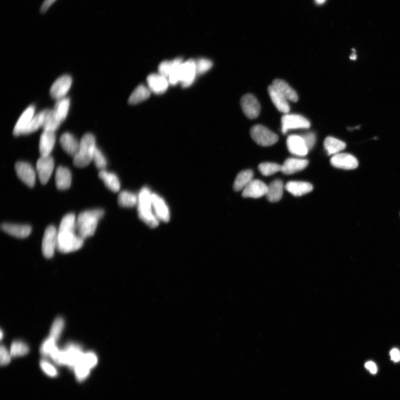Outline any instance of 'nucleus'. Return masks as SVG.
<instances>
[{"mask_svg": "<svg viewBox=\"0 0 400 400\" xmlns=\"http://www.w3.org/2000/svg\"><path fill=\"white\" fill-rule=\"evenodd\" d=\"M103 209H94L82 212L76 219V231L78 236L85 239L95 233L98 222L104 217Z\"/></svg>", "mask_w": 400, "mask_h": 400, "instance_id": "1", "label": "nucleus"}, {"mask_svg": "<svg viewBox=\"0 0 400 400\" xmlns=\"http://www.w3.org/2000/svg\"><path fill=\"white\" fill-rule=\"evenodd\" d=\"M152 193L147 187L141 189L138 196V215L140 218L148 226L154 228L159 220L152 211Z\"/></svg>", "mask_w": 400, "mask_h": 400, "instance_id": "2", "label": "nucleus"}, {"mask_svg": "<svg viewBox=\"0 0 400 400\" xmlns=\"http://www.w3.org/2000/svg\"><path fill=\"white\" fill-rule=\"evenodd\" d=\"M96 146L95 137L91 133H86L80 143L79 150L73 157V164L78 167L88 166L93 160Z\"/></svg>", "mask_w": 400, "mask_h": 400, "instance_id": "3", "label": "nucleus"}, {"mask_svg": "<svg viewBox=\"0 0 400 400\" xmlns=\"http://www.w3.org/2000/svg\"><path fill=\"white\" fill-rule=\"evenodd\" d=\"M74 230H58L57 249L62 253L74 252L82 248L84 239L76 234Z\"/></svg>", "mask_w": 400, "mask_h": 400, "instance_id": "4", "label": "nucleus"}, {"mask_svg": "<svg viewBox=\"0 0 400 400\" xmlns=\"http://www.w3.org/2000/svg\"><path fill=\"white\" fill-rule=\"evenodd\" d=\"M250 135L255 142L262 146H272L278 140L276 133L261 125L253 127L250 130Z\"/></svg>", "mask_w": 400, "mask_h": 400, "instance_id": "5", "label": "nucleus"}, {"mask_svg": "<svg viewBox=\"0 0 400 400\" xmlns=\"http://www.w3.org/2000/svg\"><path fill=\"white\" fill-rule=\"evenodd\" d=\"M310 126L309 121L300 115L286 113L281 119L282 132L284 134L290 130L309 128Z\"/></svg>", "mask_w": 400, "mask_h": 400, "instance_id": "6", "label": "nucleus"}, {"mask_svg": "<svg viewBox=\"0 0 400 400\" xmlns=\"http://www.w3.org/2000/svg\"><path fill=\"white\" fill-rule=\"evenodd\" d=\"M58 232L56 227L49 226L46 229L42 242V252L46 258H52L57 249Z\"/></svg>", "mask_w": 400, "mask_h": 400, "instance_id": "7", "label": "nucleus"}, {"mask_svg": "<svg viewBox=\"0 0 400 400\" xmlns=\"http://www.w3.org/2000/svg\"><path fill=\"white\" fill-rule=\"evenodd\" d=\"M240 103L243 112L249 119H256L259 116L260 105L256 97L252 94L248 93L243 96Z\"/></svg>", "mask_w": 400, "mask_h": 400, "instance_id": "8", "label": "nucleus"}, {"mask_svg": "<svg viewBox=\"0 0 400 400\" xmlns=\"http://www.w3.org/2000/svg\"><path fill=\"white\" fill-rule=\"evenodd\" d=\"M36 168L39 179L45 185L52 176L54 168V160L52 156H41L37 162Z\"/></svg>", "mask_w": 400, "mask_h": 400, "instance_id": "9", "label": "nucleus"}, {"mask_svg": "<svg viewBox=\"0 0 400 400\" xmlns=\"http://www.w3.org/2000/svg\"><path fill=\"white\" fill-rule=\"evenodd\" d=\"M72 77L67 74L57 78L51 88V96L57 100L64 98L72 87Z\"/></svg>", "mask_w": 400, "mask_h": 400, "instance_id": "10", "label": "nucleus"}, {"mask_svg": "<svg viewBox=\"0 0 400 400\" xmlns=\"http://www.w3.org/2000/svg\"><path fill=\"white\" fill-rule=\"evenodd\" d=\"M330 163L333 167L347 170L356 169L359 166L358 161L355 157L347 153L340 152L333 155Z\"/></svg>", "mask_w": 400, "mask_h": 400, "instance_id": "11", "label": "nucleus"}, {"mask_svg": "<svg viewBox=\"0 0 400 400\" xmlns=\"http://www.w3.org/2000/svg\"><path fill=\"white\" fill-rule=\"evenodd\" d=\"M197 74L195 60L183 62L180 69V83L183 88L189 87L194 83Z\"/></svg>", "mask_w": 400, "mask_h": 400, "instance_id": "12", "label": "nucleus"}, {"mask_svg": "<svg viewBox=\"0 0 400 400\" xmlns=\"http://www.w3.org/2000/svg\"><path fill=\"white\" fill-rule=\"evenodd\" d=\"M15 168L21 181L29 187H33L36 182V174L32 166L29 163L19 162L16 163Z\"/></svg>", "mask_w": 400, "mask_h": 400, "instance_id": "13", "label": "nucleus"}, {"mask_svg": "<svg viewBox=\"0 0 400 400\" xmlns=\"http://www.w3.org/2000/svg\"><path fill=\"white\" fill-rule=\"evenodd\" d=\"M62 351V364L73 368L81 362L84 354L80 347L73 344Z\"/></svg>", "mask_w": 400, "mask_h": 400, "instance_id": "14", "label": "nucleus"}, {"mask_svg": "<svg viewBox=\"0 0 400 400\" xmlns=\"http://www.w3.org/2000/svg\"><path fill=\"white\" fill-rule=\"evenodd\" d=\"M268 186L260 180H253L242 191V196L245 198H260L266 196Z\"/></svg>", "mask_w": 400, "mask_h": 400, "instance_id": "15", "label": "nucleus"}, {"mask_svg": "<svg viewBox=\"0 0 400 400\" xmlns=\"http://www.w3.org/2000/svg\"><path fill=\"white\" fill-rule=\"evenodd\" d=\"M148 88L151 92L162 94L166 91L170 85L168 78L160 73H152L147 78Z\"/></svg>", "mask_w": 400, "mask_h": 400, "instance_id": "16", "label": "nucleus"}, {"mask_svg": "<svg viewBox=\"0 0 400 400\" xmlns=\"http://www.w3.org/2000/svg\"><path fill=\"white\" fill-rule=\"evenodd\" d=\"M287 146L290 152L299 156H305L308 154L309 150L303 137L301 135H291L288 137Z\"/></svg>", "mask_w": 400, "mask_h": 400, "instance_id": "17", "label": "nucleus"}, {"mask_svg": "<svg viewBox=\"0 0 400 400\" xmlns=\"http://www.w3.org/2000/svg\"><path fill=\"white\" fill-rule=\"evenodd\" d=\"M152 207L155 214L159 220L168 222L170 220V215L168 207L162 198L156 194H152Z\"/></svg>", "mask_w": 400, "mask_h": 400, "instance_id": "18", "label": "nucleus"}, {"mask_svg": "<svg viewBox=\"0 0 400 400\" xmlns=\"http://www.w3.org/2000/svg\"><path fill=\"white\" fill-rule=\"evenodd\" d=\"M309 161L306 159L289 158L281 165V172L285 175H291L305 169L308 166Z\"/></svg>", "mask_w": 400, "mask_h": 400, "instance_id": "19", "label": "nucleus"}, {"mask_svg": "<svg viewBox=\"0 0 400 400\" xmlns=\"http://www.w3.org/2000/svg\"><path fill=\"white\" fill-rule=\"evenodd\" d=\"M35 107L34 105H31L27 108L22 113L20 117L16 124L14 129V135L18 136L22 135L23 131L32 120L35 116Z\"/></svg>", "mask_w": 400, "mask_h": 400, "instance_id": "20", "label": "nucleus"}, {"mask_svg": "<svg viewBox=\"0 0 400 400\" xmlns=\"http://www.w3.org/2000/svg\"><path fill=\"white\" fill-rule=\"evenodd\" d=\"M55 132L45 131L42 133L39 143V150L41 156L50 155L56 142Z\"/></svg>", "mask_w": 400, "mask_h": 400, "instance_id": "21", "label": "nucleus"}, {"mask_svg": "<svg viewBox=\"0 0 400 400\" xmlns=\"http://www.w3.org/2000/svg\"><path fill=\"white\" fill-rule=\"evenodd\" d=\"M1 229L6 233L18 238H25L29 236L32 231L29 225L12 224L3 223L1 225Z\"/></svg>", "mask_w": 400, "mask_h": 400, "instance_id": "22", "label": "nucleus"}, {"mask_svg": "<svg viewBox=\"0 0 400 400\" xmlns=\"http://www.w3.org/2000/svg\"><path fill=\"white\" fill-rule=\"evenodd\" d=\"M61 146L70 156L74 157L79 150L80 143L72 134L65 132L60 139Z\"/></svg>", "mask_w": 400, "mask_h": 400, "instance_id": "23", "label": "nucleus"}, {"mask_svg": "<svg viewBox=\"0 0 400 400\" xmlns=\"http://www.w3.org/2000/svg\"><path fill=\"white\" fill-rule=\"evenodd\" d=\"M268 92L274 107L276 108L278 111L282 113H289L290 111V105L288 100L286 99L281 94L278 92L272 85H270L268 88Z\"/></svg>", "mask_w": 400, "mask_h": 400, "instance_id": "24", "label": "nucleus"}, {"mask_svg": "<svg viewBox=\"0 0 400 400\" xmlns=\"http://www.w3.org/2000/svg\"><path fill=\"white\" fill-rule=\"evenodd\" d=\"M272 85L288 101L296 103L299 100L296 92L284 80H274Z\"/></svg>", "mask_w": 400, "mask_h": 400, "instance_id": "25", "label": "nucleus"}, {"mask_svg": "<svg viewBox=\"0 0 400 400\" xmlns=\"http://www.w3.org/2000/svg\"><path fill=\"white\" fill-rule=\"evenodd\" d=\"M43 111L44 116L42 127L45 131L55 132L59 128L62 121L54 109H46Z\"/></svg>", "mask_w": 400, "mask_h": 400, "instance_id": "26", "label": "nucleus"}, {"mask_svg": "<svg viewBox=\"0 0 400 400\" xmlns=\"http://www.w3.org/2000/svg\"><path fill=\"white\" fill-rule=\"evenodd\" d=\"M285 189L295 197H301L310 193L313 190V186L307 182H289L286 183Z\"/></svg>", "mask_w": 400, "mask_h": 400, "instance_id": "27", "label": "nucleus"}, {"mask_svg": "<svg viewBox=\"0 0 400 400\" xmlns=\"http://www.w3.org/2000/svg\"><path fill=\"white\" fill-rule=\"evenodd\" d=\"M72 175L69 168L59 166L57 168L55 175L56 185L58 189H68L72 184Z\"/></svg>", "mask_w": 400, "mask_h": 400, "instance_id": "28", "label": "nucleus"}, {"mask_svg": "<svg viewBox=\"0 0 400 400\" xmlns=\"http://www.w3.org/2000/svg\"><path fill=\"white\" fill-rule=\"evenodd\" d=\"M284 189V183L281 180H274L268 186V192L266 195L267 199L272 202L280 201L283 195Z\"/></svg>", "mask_w": 400, "mask_h": 400, "instance_id": "29", "label": "nucleus"}, {"mask_svg": "<svg viewBox=\"0 0 400 400\" xmlns=\"http://www.w3.org/2000/svg\"><path fill=\"white\" fill-rule=\"evenodd\" d=\"M324 144L325 150L329 156L339 154L346 147V144L344 141L331 136L327 137Z\"/></svg>", "mask_w": 400, "mask_h": 400, "instance_id": "30", "label": "nucleus"}, {"mask_svg": "<svg viewBox=\"0 0 400 400\" xmlns=\"http://www.w3.org/2000/svg\"><path fill=\"white\" fill-rule=\"evenodd\" d=\"M99 177L103 180L105 185L109 189L113 192H117L120 189V182L118 178L112 172H109L105 170H101Z\"/></svg>", "mask_w": 400, "mask_h": 400, "instance_id": "31", "label": "nucleus"}, {"mask_svg": "<svg viewBox=\"0 0 400 400\" xmlns=\"http://www.w3.org/2000/svg\"><path fill=\"white\" fill-rule=\"evenodd\" d=\"M253 178L254 172L252 170H247L241 171L235 179L233 186L234 190L235 191H243L252 181Z\"/></svg>", "mask_w": 400, "mask_h": 400, "instance_id": "32", "label": "nucleus"}, {"mask_svg": "<svg viewBox=\"0 0 400 400\" xmlns=\"http://www.w3.org/2000/svg\"><path fill=\"white\" fill-rule=\"evenodd\" d=\"M151 91L148 88L143 85H140L132 92L128 99V103L135 105L148 99L150 96Z\"/></svg>", "mask_w": 400, "mask_h": 400, "instance_id": "33", "label": "nucleus"}, {"mask_svg": "<svg viewBox=\"0 0 400 400\" xmlns=\"http://www.w3.org/2000/svg\"><path fill=\"white\" fill-rule=\"evenodd\" d=\"M182 58H176L174 60L164 61L159 66V73L168 78V76L179 68L183 62Z\"/></svg>", "mask_w": 400, "mask_h": 400, "instance_id": "34", "label": "nucleus"}, {"mask_svg": "<svg viewBox=\"0 0 400 400\" xmlns=\"http://www.w3.org/2000/svg\"><path fill=\"white\" fill-rule=\"evenodd\" d=\"M70 106V100L69 98L64 97L58 100L55 105L54 111H55L58 118L64 121L68 116Z\"/></svg>", "mask_w": 400, "mask_h": 400, "instance_id": "35", "label": "nucleus"}, {"mask_svg": "<svg viewBox=\"0 0 400 400\" xmlns=\"http://www.w3.org/2000/svg\"><path fill=\"white\" fill-rule=\"evenodd\" d=\"M118 203L124 207H132L137 205L138 197L130 192L124 191L119 195Z\"/></svg>", "mask_w": 400, "mask_h": 400, "instance_id": "36", "label": "nucleus"}, {"mask_svg": "<svg viewBox=\"0 0 400 400\" xmlns=\"http://www.w3.org/2000/svg\"><path fill=\"white\" fill-rule=\"evenodd\" d=\"M44 111L38 112L36 115H35L28 126L23 131L22 135L30 134V133L37 131L39 128L42 127L43 123H44Z\"/></svg>", "mask_w": 400, "mask_h": 400, "instance_id": "37", "label": "nucleus"}, {"mask_svg": "<svg viewBox=\"0 0 400 400\" xmlns=\"http://www.w3.org/2000/svg\"><path fill=\"white\" fill-rule=\"evenodd\" d=\"M258 170L262 175L269 176L276 174V172L281 171V165L273 163H262L258 166Z\"/></svg>", "mask_w": 400, "mask_h": 400, "instance_id": "38", "label": "nucleus"}, {"mask_svg": "<svg viewBox=\"0 0 400 400\" xmlns=\"http://www.w3.org/2000/svg\"><path fill=\"white\" fill-rule=\"evenodd\" d=\"M64 321L61 317H58L55 320L50 332V338L53 339L57 342L59 339L62 330L64 327Z\"/></svg>", "mask_w": 400, "mask_h": 400, "instance_id": "39", "label": "nucleus"}, {"mask_svg": "<svg viewBox=\"0 0 400 400\" xmlns=\"http://www.w3.org/2000/svg\"><path fill=\"white\" fill-rule=\"evenodd\" d=\"M29 351L27 345L21 341H15L11 345L10 354L12 357L24 356Z\"/></svg>", "mask_w": 400, "mask_h": 400, "instance_id": "40", "label": "nucleus"}, {"mask_svg": "<svg viewBox=\"0 0 400 400\" xmlns=\"http://www.w3.org/2000/svg\"><path fill=\"white\" fill-rule=\"evenodd\" d=\"M57 348L56 341L49 337L41 345L40 348L41 354L45 356H48L50 357Z\"/></svg>", "mask_w": 400, "mask_h": 400, "instance_id": "41", "label": "nucleus"}, {"mask_svg": "<svg viewBox=\"0 0 400 400\" xmlns=\"http://www.w3.org/2000/svg\"><path fill=\"white\" fill-rule=\"evenodd\" d=\"M92 161L98 169L104 170L107 166V162L105 157L100 149L97 147L94 152Z\"/></svg>", "mask_w": 400, "mask_h": 400, "instance_id": "42", "label": "nucleus"}, {"mask_svg": "<svg viewBox=\"0 0 400 400\" xmlns=\"http://www.w3.org/2000/svg\"><path fill=\"white\" fill-rule=\"evenodd\" d=\"M76 377L79 382L84 381L90 374V368L80 363L74 368Z\"/></svg>", "mask_w": 400, "mask_h": 400, "instance_id": "43", "label": "nucleus"}, {"mask_svg": "<svg viewBox=\"0 0 400 400\" xmlns=\"http://www.w3.org/2000/svg\"><path fill=\"white\" fill-rule=\"evenodd\" d=\"M196 61L198 74H203L210 70L213 67V62L206 58H200Z\"/></svg>", "mask_w": 400, "mask_h": 400, "instance_id": "44", "label": "nucleus"}, {"mask_svg": "<svg viewBox=\"0 0 400 400\" xmlns=\"http://www.w3.org/2000/svg\"><path fill=\"white\" fill-rule=\"evenodd\" d=\"M97 361V356L94 353L88 352L84 354L80 363L84 364L85 365L91 369V368L96 365Z\"/></svg>", "mask_w": 400, "mask_h": 400, "instance_id": "45", "label": "nucleus"}, {"mask_svg": "<svg viewBox=\"0 0 400 400\" xmlns=\"http://www.w3.org/2000/svg\"><path fill=\"white\" fill-rule=\"evenodd\" d=\"M40 366L43 371L50 377H55L57 375V371L56 368L46 361H42Z\"/></svg>", "mask_w": 400, "mask_h": 400, "instance_id": "46", "label": "nucleus"}, {"mask_svg": "<svg viewBox=\"0 0 400 400\" xmlns=\"http://www.w3.org/2000/svg\"><path fill=\"white\" fill-rule=\"evenodd\" d=\"M301 136L303 137L308 150H311L313 146H315L316 143V136L314 133L309 132L306 133L305 134Z\"/></svg>", "mask_w": 400, "mask_h": 400, "instance_id": "47", "label": "nucleus"}, {"mask_svg": "<svg viewBox=\"0 0 400 400\" xmlns=\"http://www.w3.org/2000/svg\"><path fill=\"white\" fill-rule=\"evenodd\" d=\"M11 355L10 352L7 350L5 346H1L0 348V362L2 366L9 364L11 361Z\"/></svg>", "mask_w": 400, "mask_h": 400, "instance_id": "48", "label": "nucleus"}, {"mask_svg": "<svg viewBox=\"0 0 400 400\" xmlns=\"http://www.w3.org/2000/svg\"><path fill=\"white\" fill-rule=\"evenodd\" d=\"M391 360L394 363H399L400 361V351L397 348L392 349L390 352Z\"/></svg>", "mask_w": 400, "mask_h": 400, "instance_id": "49", "label": "nucleus"}, {"mask_svg": "<svg viewBox=\"0 0 400 400\" xmlns=\"http://www.w3.org/2000/svg\"><path fill=\"white\" fill-rule=\"evenodd\" d=\"M56 1V0H45L44 2L42 3L40 8L41 13L42 14L45 13L48 10L51 6H52Z\"/></svg>", "mask_w": 400, "mask_h": 400, "instance_id": "50", "label": "nucleus"}, {"mask_svg": "<svg viewBox=\"0 0 400 400\" xmlns=\"http://www.w3.org/2000/svg\"><path fill=\"white\" fill-rule=\"evenodd\" d=\"M364 367L369 371L372 374H376L378 372V367L376 364L372 362H368L364 364Z\"/></svg>", "mask_w": 400, "mask_h": 400, "instance_id": "51", "label": "nucleus"}, {"mask_svg": "<svg viewBox=\"0 0 400 400\" xmlns=\"http://www.w3.org/2000/svg\"><path fill=\"white\" fill-rule=\"evenodd\" d=\"M350 60L352 61H355L356 60L357 55L355 53H353L350 57Z\"/></svg>", "mask_w": 400, "mask_h": 400, "instance_id": "52", "label": "nucleus"}, {"mask_svg": "<svg viewBox=\"0 0 400 400\" xmlns=\"http://www.w3.org/2000/svg\"><path fill=\"white\" fill-rule=\"evenodd\" d=\"M326 1L327 0H315L316 3L318 5H323Z\"/></svg>", "mask_w": 400, "mask_h": 400, "instance_id": "53", "label": "nucleus"}, {"mask_svg": "<svg viewBox=\"0 0 400 400\" xmlns=\"http://www.w3.org/2000/svg\"><path fill=\"white\" fill-rule=\"evenodd\" d=\"M2 337H3V332H2V331H1V339H2Z\"/></svg>", "mask_w": 400, "mask_h": 400, "instance_id": "54", "label": "nucleus"}, {"mask_svg": "<svg viewBox=\"0 0 400 400\" xmlns=\"http://www.w3.org/2000/svg\"></svg>", "mask_w": 400, "mask_h": 400, "instance_id": "55", "label": "nucleus"}]
</instances>
